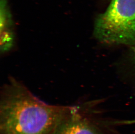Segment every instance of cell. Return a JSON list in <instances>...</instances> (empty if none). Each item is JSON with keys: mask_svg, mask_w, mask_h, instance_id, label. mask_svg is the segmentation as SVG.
Returning a JSON list of instances; mask_svg holds the SVG:
<instances>
[{"mask_svg": "<svg viewBox=\"0 0 135 134\" xmlns=\"http://www.w3.org/2000/svg\"><path fill=\"white\" fill-rule=\"evenodd\" d=\"M73 107L46 104L11 78L1 92L0 134H50Z\"/></svg>", "mask_w": 135, "mask_h": 134, "instance_id": "cell-1", "label": "cell"}, {"mask_svg": "<svg viewBox=\"0 0 135 134\" xmlns=\"http://www.w3.org/2000/svg\"><path fill=\"white\" fill-rule=\"evenodd\" d=\"M94 33L102 43L135 45V0H112L96 19Z\"/></svg>", "mask_w": 135, "mask_h": 134, "instance_id": "cell-2", "label": "cell"}, {"mask_svg": "<svg viewBox=\"0 0 135 134\" xmlns=\"http://www.w3.org/2000/svg\"><path fill=\"white\" fill-rule=\"evenodd\" d=\"M96 103L87 102L74 106L50 134H119L120 127L135 124V120L104 118Z\"/></svg>", "mask_w": 135, "mask_h": 134, "instance_id": "cell-3", "label": "cell"}, {"mask_svg": "<svg viewBox=\"0 0 135 134\" xmlns=\"http://www.w3.org/2000/svg\"><path fill=\"white\" fill-rule=\"evenodd\" d=\"M13 22L7 0H1V32L12 30Z\"/></svg>", "mask_w": 135, "mask_h": 134, "instance_id": "cell-4", "label": "cell"}, {"mask_svg": "<svg viewBox=\"0 0 135 134\" xmlns=\"http://www.w3.org/2000/svg\"><path fill=\"white\" fill-rule=\"evenodd\" d=\"M133 60H134V61L135 64V48H134V51H133Z\"/></svg>", "mask_w": 135, "mask_h": 134, "instance_id": "cell-5", "label": "cell"}]
</instances>
